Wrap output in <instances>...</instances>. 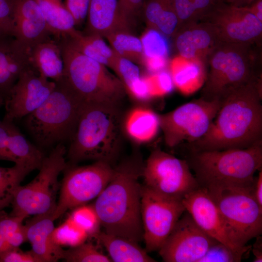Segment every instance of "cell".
Listing matches in <instances>:
<instances>
[{"label": "cell", "mask_w": 262, "mask_h": 262, "mask_svg": "<svg viewBox=\"0 0 262 262\" xmlns=\"http://www.w3.org/2000/svg\"><path fill=\"white\" fill-rule=\"evenodd\" d=\"M261 79L235 90L222 103L206 133L190 151L243 149L262 141Z\"/></svg>", "instance_id": "1"}, {"label": "cell", "mask_w": 262, "mask_h": 262, "mask_svg": "<svg viewBox=\"0 0 262 262\" xmlns=\"http://www.w3.org/2000/svg\"><path fill=\"white\" fill-rule=\"evenodd\" d=\"M143 165L139 155H134L115 166L93 204L104 231L137 243L143 240L139 182Z\"/></svg>", "instance_id": "2"}, {"label": "cell", "mask_w": 262, "mask_h": 262, "mask_svg": "<svg viewBox=\"0 0 262 262\" xmlns=\"http://www.w3.org/2000/svg\"><path fill=\"white\" fill-rule=\"evenodd\" d=\"M121 119L119 105L84 103L66 148L67 164L92 160L113 164L121 144Z\"/></svg>", "instance_id": "3"}, {"label": "cell", "mask_w": 262, "mask_h": 262, "mask_svg": "<svg viewBox=\"0 0 262 262\" xmlns=\"http://www.w3.org/2000/svg\"><path fill=\"white\" fill-rule=\"evenodd\" d=\"M260 46L220 42L207 58L200 97L222 100L237 88L261 79Z\"/></svg>", "instance_id": "4"}, {"label": "cell", "mask_w": 262, "mask_h": 262, "mask_svg": "<svg viewBox=\"0 0 262 262\" xmlns=\"http://www.w3.org/2000/svg\"><path fill=\"white\" fill-rule=\"evenodd\" d=\"M55 83L47 99L24 117L27 131L44 151L69 143L84 104L63 81Z\"/></svg>", "instance_id": "5"}, {"label": "cell", "mask_w": 262, "mask_h": 262, "mask_svg": "<svg viewBox=\"0 0 262 262\" xmlns=\"http://www.w3.org/2000/svg\"><path fill=\"white\" fill-rule=\"evenodd\" d=\"M57 41L64 63L62 81L82 102L119 105L127 92L119 78L76 50L65 37Z\"/></svg>", "instance_id": "6"}, {"label": "cell", "mask_w": 262, "mask_h": 262, "mask_svg": "<svg viewBox=\"0 0 262 262\" xmlns=\"http://www.w3.org/2000/svg\"><path fill=\"white\" fill-rule=\"evenodd\" d=\"M186 160L200 186L251 184L262 168V141L243 149L190 151Z\"/></svg>", "instance_id": "7"}, {"label": "cell", "mask_w": 262, "mask_h": 262, "mask_svg": "<svg viewBox=\"0 0 262 262\" xmlns=\"http://www.w3.org/2000/svg\"><path fill=\"white\" fill-rule=\"evenodd\" d=\"M254 181L203 186L218 209L229 239L239 247L246 246L262 233V208L253 195Z\"/></svg>", "instance_id": "8"}, {"label": "cell", "mask_w": 262, "mask_h": 262, "mask_svg": "<svg viewBox=\"0 0 262 262\" xmlns=\"http://www.w3.org/2000/svg\"><path fill=\"white\" fill-rule=\"evenodd\" d=\"M66 153L65 145L59 144L45 156L36 176L16 191L10 215L25 219L54 211L61 185L58 177L67 165Z\"/></svg>", "instance_id": "9"}, {"label": "cell", "mask_w": 262, "mask_h": 262, "mask_svg": "<svg viewBox=\"0 0 262 262\" xmlns=\"http://www.w3.org/2000/svg\"><path fill=\"white\" fill-rule=\"evenodd\" d=\"M114 168L113 164L103 161L83 166L67 164L52 219L97 198L111 180Z\"/></svg>", "instance_id": "10"}, {"label": "cell", "mask_w": 262, "mask_h": 262, "mask_svg": "<svg viewBox=\"0 0 262 262\" xmlns=\"http://www.w3.org/2000/svg\"><path fill=\"white\" fill-rule=\"evenodd\" d=\"M221 103V100H208L200 97L173 111L158 114L166 145L174 147L183 142H194L204 136Z\"/></svg>", "instance_id": "11"}, {"label": "cell", "mask_w": 262, "mask_h": 262, "mask_svg": "<svg viewBox=\"0 0 262 262\" xmlns=\"http://www.w3.org/2000/svg\"><path fill=\"white\" fill-rule=\"evenodd\" d=\"M142 177L146 187L163 196L182 200L199 185L186 160L159 148L154 149L144 164Z\"/></svg>", "instance_id": "12"}, {"label": "cell", "mask_w": 262, "mask_h": 262, "mask_svg": "<svg viewBox=\"0 0 262 262\" xmlns=\"http://www.w3.org/2000/svg\"><path fill=\"white\" fill-rule=\"evenodd\" d=\"M185 211L182 200L163 196L142 186L141 216L147 252L159 251Z\"/></svg>", "instance_id": "13"}, {"label": "cell", "mask_w": 262, "mask_h": 262, "mask_svg": "<svg viewBox=\"0 0 262 262\" xmlns=\"http://www.w3.org/2000/svg\"><path fill=\"white\" fill-rule=\"evenodd\" d=\"M202 21L211 26L220 42L261 46L262 22L245 6L222 1Z\"/></svg>", "instance_id": "14"}, {"label": "cell", "mask_w": 262, "mask_h": 262, "mask_svg": "<svg viewBox=\"0 0 262 262\" xmlns=\"http://www.w3.org/2000/svg\"><path fill=\"white\" fill-rule=\"evenodd\" d=\"M216 242L185 211L158 252L165 262H199Z\"/></svg>", "instance_id": "15"}, {"label": "cell", "mask_w": 262, "mask_h": 262, "mask_svg": "<svg viewBox=\"0 0 262 262\" xmlns=\"http://www.w3.org/2000/svg\"><path fill=\"white\" fill-rule=\"evenodd\" d=\"M56 83L39 75L32 67L24 71L4 98V119L13 122L25 117L49 97Z\"/></svg>", "instance_id": "16"}, {"label": "cell", "mask_w": 262, "mask_h": 262, "mask_svg": "<svg viewBox=\"0 0 262 262\" xmlns=\"http://www.w3.org/2000/svg\"><path fill=\"white\" fill-rule=\"evenodd\" d=\"M185 209L197 225L215 240L234 249H240L229 239L215 204L206 188L199 186L182 199Z\"/></svg>", "instance_id": "17"}, {"label": "cell", "mask_w": 262, "mask_h": 262, "mask_svg": "<svg viewBox=\"0 0 262 262\" xmlns=\"http://www.w3.org/2000/svg\"><path fill=\"white\" fill-rule=\"evenodd\" d=\"M14 37L30 50L52 37L38 4L34 0H11Z\"/></svg>", "instance_id": "18"}, {"label": "cell", "mask_w": 262, "mask_h": 262, "mask_svg": "<svg viewBox=\"0 0 262 262\" xmlns=\"http://www.w3.org/2000/svg\"><path fill=\"white\" fill-rule=\"evenodd\" d=\"M172 38L178 56L199 60L206 65L209 54L220 42L211 26L205 21L180 28Z\"/></svg>", "instance_id": "19"}, {"label": "cell", "mask_w": 262, "mask_h": 262, "mask_svg": "<svg viewBox=\"0 0 262 262\" xmlns=\"http://www.w3.org/2000/svg\"><path fill=\"white\" fill-rule=\"evenodd\" d=\"M83 33L106 38L117 31L131 32V22L123 14L118 0H90Z\"/></svg>", "instance_id": "20"}, {"label": "cell", "mask_w": 262, "mask_h": 262, "mask_svg": "<svg viewBox=\"0 0 262 262\" xmlns=\"http://www.w3.org/2000/svg\"><path fill=\"white\" fill-rule=\"evenodd\" d=\"M53 212L35 215L25 225L27 241L40 262H55L63 259L65 250L52 237L55 228L51 217Z\"/></svg>", "instance_id": "21"}, {"label": "cell", "mask_w": 262, "mask_h": 262, "mask_svg": "<svg viewBox=\"0 0 262 262\" xmlns=\"http://www.w3.org/2000/svg\"><path fill=\"white\" fill-rule=\"evenodd\" d=\"M30 67V49L14 36L0 38V94L4 98L21 73Z\"/></svg>", "instance_id": "22"}, {"label": "cell", "mask_w": 262, "mask_h": 262, "mask_svg": "<svg viewBox=\"0 0 262 262\" xmlns=\"http://www.w3.org/2000/svg\"><path fill=\"white\" fill-rule=\"evenodd\" d=\"M30 60L32 67L41 76L55 82L62 81L64 61L59 44L53 38L30 49Z\"/></svg>", "instance_id": "23"}, {"label": "cell", "mask_w": 262, "mask_h": 262, "mask_svg": "<svg viewBox=\"0 0 262 262\" xmlns=\"http://www.w3.org/2000/svg\"><path fill=\"white\" fill-rule=\"evenodd\" d=\"M169 73L174 86L184 94L202 87L207 75V65L197 59H187L177 55L170 62Z\"/></svg>", "instance_id": "24"}, {"label": "cell", "mask_w": 262, "mask_h": 262, "mask_svg": "<svg viewBox=\"0 0 262 262\" xmlns=\"http://www.w3.org/2000/svg\"><path fill=\"white\" fill-rule=\"evenodd\" d=\"M106 249L112 262H155L138 243L100 231L95 237Z\"/></svg>", "instance_id": "25"}, {"label": "cell", "mask_w": 262, "mask_h": 262, "mask_svg": "<svg viewBox=\"0 0 262 262\" xmlns=\"http://www.w3.org/2000/svg\"><path fill=\"white\" fill-rule=\"evenodd\" d=\"M144 16L147 28L172 37L179 29V20L172 0H145Z\"/></svg>", "instance_id": "26"}, {"label": "cell", "mask_w": 262, "mask_h": 262, "mask_svg": "<svg viewBox=\"0 0 262 262\" xmlns=\"http://www.w3.org/2000/svg\"><path fill=\"white\" fill-rule=\"evenodd\" d=\"M124 127L128 136L135 142H148L155 137L160 129L158 114L147 108L135 107L128 113Z\"/></svg>", "instance_id": "27"}, {"label": "cell", "mask_w": 262, "mask_h": 262, "mask_svg": "<svg viewBox=\"0 0 262 262\" xmlns=\"http://www.w3.org/2000/svg\"><path fill=\"white\" fill-rule=\"evenodd\" d=\"M8 149L10 161L33 170L40 168L46 156L43 150L26 138L14 122L10 126Z\"/></svg>", "instance_id": "28"}, {"label": "cell", "mask_w": 262, "mask_h": 262, "mask_svg": "<svg viewBox=\"0 0 262 262\" xmlns=\"http://www.w3.org/2000/svg\"><path fill=\"white\" fill-rule=\"evenodd\" d=\"M38 4L52 38L58 40L74 32L75 20L60 0H34Z\"/></svg>", "instance_id": "29"}, {"label": "cell", "mask_w": 262, "mask_h": 262, "mask_svg": "<svg viewBox=\"0 0 262 262\" xmlns=\"http://www.w3.org/2000/svg\"><path fill=\"white\" fill-rule=\"evenodd\" d=\"M111 69L123 84L127 94L139 101L147 98V86L136 64L117 55Z\"/></svg>", "instance_id": "30"}, {"label": "cell", "mask_w": 262, "mask_h": 262, "mask_svg": "<svg viewBox=\"0 0 262 262\" xmlns=\"http://www.w3.org/2000/svg\"><path fill=\"white\" fill-rule=\"evenodd\" d=\"M223 0H172L179 29L202 21Z\"/></svg>", "instance_id": "31"}, {"label": "cell", "mask_w": 262, "mask_h": 262, "mask_svg": "<svg viewBox=\"0 0 262 262\" xmlns=\"http://www.w3.org/2000/svg\"><path fill=\"white\" fill-rule=\"evenodd\" d=\"M32 168L18 164L10 167L0 166V211L11 205L20 183Z\"/></svg>", "instance_id": "32"}, {"label": "cell", "mask_w": 262, "mask_h": 262, "mask_svg": "<svg viewBox=\"0 0 262 262\" xmlns=\"http://www.w3.org/2000/svg\"><path fill=\"white\" fill-rule=\"evenodd\" d=\"M106 38L117 55L136 64L142 65L143 49L140 38L130 32L117 31L110 34Z\"/></svg>", "instance_id": "33"}, {"label": "cell", "mask_w": 262, "mask_h": 262, "mask_svg": "<svg viewBox=\"0 0 262 262\" xmlns=\"http://www.w3.org/2000/svg\"><path fill=\"white\" fill-rule=\"evenodd\" d=\"M144 59H168L169 47L166 37L155 29L147 28L140 38ZM143 63V62H142Z\"/></svg>", "instance_id": "34"}, {"label": "cell", "mask_w": 262, "mask_h": 262, "mask_svg": "<svg viewBox=\"0 0 262 262\" xmlns=\"http://www.w3.org/2000/svg\"><path fill=\"white\" fill-rule=\"evenodd\" d=\"M24 219L22 217L11 215L3 210L0 211V233L12 247H19L27 241L26 227L22 225Z\"/></svg>", "instance_id": "35"}, {"label": "cell", "mask_w": 262, "mask_h": 262, "mask_svg": "<svg viewBox=\"0 0 262 262\" xmlns=\"http://www.w3.org/2000/svg\"><path fill=\"white\" fill-rule=\"evenodd\" d=\"M52 237L54 242L61 246L73 247L85 242L89 237L84 230L68 217L54 228Z\"/></svg>", "instance_id": "36"}, {"label": "cell", "mask_w": 262, "mask_h": 262, "mask_svg": "<svg viewBox=\"0 0 262 262\" xmlns=\"http://www.w3.org/2000/svg\"><path fill=\"white\" fill-rule=\"evenodd\" d=\"M69 217L84 230L89 237L94 238L100 231L101 224L93 205L79 206L73 209Z\"/></svg>", "instance_id": "37"}, {"label": "cell", "mask_w": 262, "mask_h": 262, "mask_svg": "<svg viewBox=\"0 0 262 262\" xmlns=\"http://www.w3.org/2000/svg\"><path fill=\"white\" fill-rule=\"evenodd\" d=\"M63 260L67 262H111V260L91 242H84L65 250Z\"/></svg>", "instance_id": "38"}, {"label": "cell", "mask_w": 262, "mask_h": 262, "mask_svg": "<svg viewBox=\"0 0 262 262\" xmlns=\"http://www.w3.org/2000/svg\"><path fill=\"white\" fill-rule=\"evenodd\" d=\"M251 246L246 245L240 249H234L217 241L209 248L199 262H239Z\"/></svg>", "instance_id": "39"}, {"label": "cell", "mask_w": 262, "mask_h": 262, "mask_svg": "<svg viewBox=\"0 0 262 262\" xmlns=\"http://www.w3.org/2000/svg\"><path fill=\"white\" fill-rule=\"evenodd\" d=\"M150 98L165 96L174 87L169 72L164 70L144 76Z\"/></svg>", "instance_id": "40"}, {"label": "cell", "mask_w": 262, "mask_h": 262, "mask_svg": "<svg viewBox=\"0 0 262 262\" xmlns=\"http://www.w3.org/2000/svg\"><path fill=\"white\" fill-rule=\"evenodd\" d=\"M14 24L11 0H0V38L14 37Z\"/></svg>", "instance_id": "41"}, {"label": "cell", "mask_w": 262, "mask_h": 262, "mask_svg": "<svg viewBox=\"0 0 262 262\" xmlns=\"http://www.w3.org/2000/svg\"><path fill=\"white\" fill-rule=\"evenodd\" d=\"M90 0H66L65 7L72 16L75 25L82 24L86 18Z\"/></svg>", "instance_id": "42"}, {"label": "cell", "mask_w": 262, "mask_h": 262, "mask_svg": "<svg viewBox=\"0 0 262 262\" xmlns=\"http://www.w3.org/2000/svg\"><path fill=\"white\" fill-rule=\"evenodd\" d=\"M0 262H40L31 250L23 251L18 247H12L0 255Z\"/></svg>", "instance_id": "43"}, {"label": "cell", "mask_w": 262, "mask_h": 262, "mask_svg": "<svg viewBox=\"0 0 262 262\" xmlns=\"http://www.w3.org/2000/svg\"><path fill=\"white\" fill-rule=\"evenodd\" d=\"M12 122L5 119L0 120V160L10 161L8 149L10 126Z\"/></svg>", "instance_id": "44"}, {"label": "cell", "mask_w": 262, "mask_h": 262, "mask_svg": "<svg viewBox=\"0 0 262 262\" xmlns=\"http://www.w3.org/2000/svg\"><path fill=\"white\" fill-rule=\"evenodd\" d=\"M121 10L131 23L133 16L143 5L145 0H118Z\"/></svg>", "instance_id": "45"}, {"label": "cell", "mask_w": 262, "mask_h": 262, "mask_svg": "<svg viewBox=\"0 0 262 262\" xmlns=\"http://www.w3.org/2000/svg\"><path fill=\"white\" fill-rule=\"evenodd\" d=\"M253 195L254 197L262 208V170L259 172L258 177H256L253 185Z\"/></svg>", "instance_id": "46"}, {"label": "cell", "mask_w": 262, "mask_h": 262, "mask_svg": "<svg viewBox=\"0 0 262 262\" xmlns=\"http://www.w3.org/2000/svg\"><path fill=\"white\" fill-rule=\"evenodd\" d=\"M245 7L262 22V0H254Z\"/></svg>", "instance_id": "47"}, {"label": "cell", "mask_w": 262, "mask_h": 262, "mask_svg": "<svg viewBox=\"0 0 262 262\" xmlns=\"http://www.w3.org/2000/svg\"><path fill=\"white\" fill-rule=\"evenodd\" d=\"M257 240L254 244L252 248V252L254 256V262H262V240L260 236H257Z\"/></svg>", "instance_id": "48"}, {"label": "cell", "mask_w": 262, "mask_h": 262, "mask_svg": "<svg viewBox=\"0 0 262 262\" xmlns=\"http://www.w3.org/2000/svg\"><path fill=\"white\" fill-rule=\"evenodd\" d=\"M12 247H14L11 246L6 239L0 233V255Z\"/></svg>", "instance_id": "49"}, {"label": "cell", "mask_w": 262, "mask_h": 262, "mask_svg": "<svg viewBox=\"0 0 262 262\" xmlns=\"http://www.w3.org/2000/svg\"><path fill=\"white\" fill-rule=\"evenodd\" d=\"M224 1L238 6H246L254 0H223Z\"/></svg>", "instance_id": "50"}, {"label": "cell", "mask_w": 262, "mask_h": 262, "mask_svg": "<svg viewBox=\"0 0 262 262\" xmlns=\"http://www.w3.org/2000/svg\"><path fill=\"white\" fill-rule=\"evenodd\" d=\"M4 98L2 95L0 94V108L2 105H4Z\"/></svg>", "instance_id": "51"}, {"label": "cell", "mask_w": 262, "mask_h": 262, "mask_svg": "<svg viewBox=\"0 0 262 262\" xmlns=\"http://www.w3.org/2000/svg\"></svg>", "instance_id": "52"}]
</instances>
